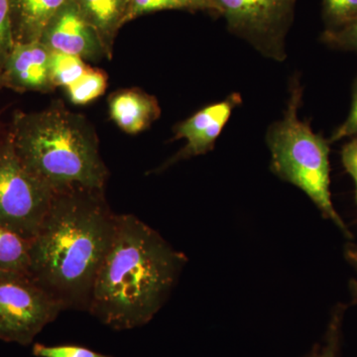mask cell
Listing matches in <instances>:
<instances>
[{
	"label": "cell",
	"instance_id": "obj_1",
	"mask_svg": "<svg viewBox=\"0 0 357 357\" xmlns=\"http://www.w3.org/2000/svg\"><path fill=\"white\" fill-rule=\"evenodd\" d=\"M105 191L54 192L30 241L28 274L65 310L88 311L96 274L116 229Z\"/></svg>",
	"mask_w": 357,
	"mask_h": 357
},
{
	"label": "cell",
	"instance_id": "obj_2",
	"mask_svg": "<svg viewBox=\"0 0 357 357\" xmlns=\"http://www.w3.org/2000/svg\"><path fill=\"white\" fill-rule=\"evenodd\" d=\"M187 257L133 215H117L88 312L114 330L149 323L172 293Z\"/></svg>",
	"mask_w": 357,
	"mask_h": 357
},
{
	"label": "cell",
	"instance_id": "obj_3",
	"mask_svg": "<svg viewBox=\"0 0 357 357\" xmlns=\"http://www.w3.org/2000/svg\"><path fill=\"white\" fill-rule=\"evenodd\" d=\"M8 131L21 161L54 192L105 191L109 172L95 128L83 115L53 103L39 112H16Z\"/></svg>",
	"mask_w": 357,
	"mask_h": 357
},
{
	"label": "cell",
	"instance_id": "obj_4",
	"mask_svg": "<svg viewBox=\"0 0 357 357\" xmlns=\"http://www.w3.org/2000/svg\"><path fill=\"white\" fill-rule=\"evenodd\" d=\"M302 96L299 81L293 79L287 110L283 119L271 126L267 136L272 171L282 180L302 190L321 215L351 241L354 234L338 215L331 196L330 142L314 133L309 124L300 121L298 109Z\"/></svg>",
	"mask_w": 357,
	"mask_h": 357
},
{
	"label": "cell",
	"instance_id": "obj_5",
	"mask_svg": "<svg viewBox=\"0 0 357 357\" xmlns=\"http://www.w3.org/2000/svg\"><path fill=\"white\" fill-rule=\"evenodd\" d=\"M54 192L23 164L8 128L0 131V225L31 241L50 208Z\"/></svg>",
	"mask_w": 357,
	"mask_h": 357
},
{
	"label": "cell",
	"instance_id": "obj_6",
	"mask_svg": "<svg viewBox=\"0 0 357 357\" xmlns=\"http://www.w3.org/2000/svg\"><path fill=\"white\" fill-rule=\"evenodd\" d=\"M63 311L29 274L0 272V340L30 344Z\"/></svg>",
	"mask_w": 357,
	"mask_h": 357
},
{
	"label": "cell",
	"instance_id": "obj_7",
	"mask_svg": "<svg viewBox=\"0 0 357 357\" xmlns=\"http://www.w3.org/2000/svg\"><path fill=\"white\" fill-rule=\"evenodd\" d=\"M230 32L276 61L286 57L285 41L297 0H211Z\"/></svg>",
	"mask_w": 357,
	"mask_h": 357
},
{
	"label": "cell",
	"instance_id": "obj_8",
	"mask_svg": "<svg viewBox=\"0 0 357 357\" xmlns=\"http://www.w3.org/2000/svg\"><path fill=\"white\" fill-rule=\"evenodd\" d=\"M241 103L239 93H232L225 100L199 110L174 128V140L185 139L180 152L167 161L160 171L182 160L208 153L215 148V141L230 119L232 110Z\"/></svg>",
	"mask_w": 357,
	"mask_h": 357
},
{
	"label": "cell",
	"instance_id": "obj_9",
	"mask_svg": "<svg viewBox=\"0 0 357 357\" xmlns=\"http://www.w3.org/2000/svg\"><path fill=\"white\" fill-rule=\"evenodd\" d=\"M51 51L40 40L15 42L0 62L3 86L17 91L50 93L55 89L51 79Z\"/></svg>",
	"mask_w": 357,
	"mask_h": 357
},
{
	"label": "cell",
	"instance_id": "obj_10",
	"mask_svg": "<svg viewBox=\"0 0 357 357\" xmlns=\"http://www.w3.org/2000/svg\"><path fill=\"white\" fill-rule=\"evenodd\" d=\"M40 41L50 51L77 56L84 61L107 59L100 37L84 20L74 0L47 26Z\"/></svg>",
	"mask_w": 357,
	"mask_h": 357
},
{
	"label": "cell",
	"instance_id": "obj_11",
	"mask_svg": "<svg viewBox=\"0 0 357 357\" xmlns=\"http://www.w3.org/2000/svg\"><path fill=\"white\" fill-rule=\"evenodd\" d=\"M109 110L114 123L131 135L146 130L161 114L157 98L139 89L112 93L109 98Z\"/></svg>",
	"mask_w": 357,
	"mask_h": 357
},
{
	"label": "cell",
	"instance_id": "obj_12",
	"mask_svg": "<svg viewBox=\"0 0 357 357\" xmlns=\"http://www.w3.org/2000/svg\"><path fill=\"white\" fill-rule=\"evenodd\" d=\"M70 0H13L14 42L41 39L47 26Z\"/></svg>",
	"mask_w": 357,
	"mask_h": 357
},
{
	"label": "cell",
	"instance_id": "obj_13",
	"mask_svg": "<svg viewBox=\"0 0 357 357\" xmlns=\"http://www.w3.org/2000/svg\"><path fill=\"white\" fill-rule=\"evenodd\" d=\"M79 11L100 37L107 59L119 26L128 20L129 0H74Z\"/></svg>",
	"mask_w": 357,
	"mask_h": 357
},
{
	"label": "cell",
	"instance_id": "obj_14",
	"mask_svg": "<svg viewBox=\"0 0 357 357\" xmlns=\"http://www.w3.org/2000/svg\"><path fill=\"white\" fill-rule=\"evenodd\" d=\"M30 241L0 225V272L28 273Z\"/></svg>",
	"mask_w": 357,
	"mask_h": 357
},
{
	"label": "cell",
	"instance_id": "obj_15",
	"mask_svg": "<svg viewBox=\"0 0 357 357\" xmlns=\"http://www.w3.org/2000/svg\"><path fill=\"white\" fill-rule=\"evenodd\" d=\"M107 75L102 70L89 67L76 83L66 89L70 102L84 105L105 93L107 88Z\"/></svg>",
	"mask_w": 357,
	"mask_h": 357
},
{
	"label": "cell",
	"instance_id": "obj_16",
	"mask_svg": "<svg viewBox=\"0 0 357 357\" xmlns=\"http://www.w3.org/2000/svg\"><path fill=\"white\" fill-rule=\"evenodd\" d=\"M89 67L86 61L77 56L51 51V79L55 89L69 88L83 76Z\"/></svg>",
	"mask_w": 357,
	"mask_h": 357
},
{
	"label": "cell",
	"instance_id": "obj_17",
	"mask_svg": "<svg viewBox=\"0 0 357 357\" xmlns=\"http://www.w3.org/2000/svg\"><path fill=\"white\" fill-rule=\"evenodd\" d=\"M347 305L340 303L333 307L323 340L314 345L305 357H340L342 342V326Z\"/></svg>",
	"mask_w": 357,
	"mask_h": 357
},
{
	"label": "cell",
	"instance_id": "obj_18",
	"mask_svg": "<svg viewBox=\"0 0 357 357\" xmlns=\"http://www.w3.org/2000/svg\"><path fill=\"white\" fill-rule=\"evenodd\" d=\"M169 9L208 10L215 13L211 0H129L128 18Z\"/></svg>",
	"mask_w": 357,
	"mask_h": 357
},
{
	"label": "cell",
	"instance_id": "obj_19",
	"mask_svg": "<svg viewBox=\"0 0 357 357\" xmlns=\"http://www.w3.org/2000/svg\"><path fill=\"white\" fill-rule=\"evenodd\" d=\"M326 30L337 29L357 20V0H323Z\"/></svg>",
	"mask_w": 357,
	"mask_h": 357
},
{
	"label": "cell",
	"instance_id": "obj_20",
	"mask_svg": "<svg viewBox=\"0 0 357 357\" xmlns=\"http://www.w3.org/2000/svg\"><path fill=\"white\" fill-rule=\"evenodd\" d=\"M321 39L333 48L357 53V20L337 29L325 30Z\"/></svg>",
	"mask_w": 357,
	"mask_h": 357
},
{
	"label": "cell",
	"instance_id": "obj_21",
	"mask_svg": "<svg viewBox=\"0 0 357 357\" xmlns=\"http://www.w3.org/2000/svg\"><path fill=\"white\" fill-rule=\"evenodd\" d=\"M33 354L37 357H112L74 344L49 347L36 344L33 347Z\"/></svg>",
	"mask_w": 357,
	"mask_h": 357
},
{
	"label": "cell",
	"instance_id": "obj_22",
	"mask_svg": "<svg viewBox=\"0 0 357 357\" xmlns=\"http://www.w3.org/2000/svg\"><path fill=\"white\" fill-rule=\"evenodd\" d=\"M13 0H0V62L15 42L13 27Z\"/></svg>",
	"mask_w": 357,
	"mask_h": 357
},
{
	"label": "cell",
	"instance_id": "obj_23",
	"mask_svg": "<svg viewBox=\"0 0 357 357\" xmlns=\"http://www.w3.org/2000/svg\"><path fill=\"white\" fill-rule=\"evenodd\" d=\"M357 136V79L354 84V93L351 110L344 123L333 133L330 142H337L338 140L347 137H356Z\"/></svg>",
	"mask_w": 357,
	"mask_h": 357
},
{
	"label": "cell",
	"instance_id": "obj_24",
	"mask_svg": "<svg viewBox=\"0 0 357 357\" xmlns=\"http://www.w3.org/2000/svg\"><path fill=\"white\" fill-rule=\"evenodd\" d=\"M342 161L345 170L354 178L356 184V201L357 204V136L347 143L342 150Z\"/></svg>",
	"mask_w": 357,
	"mask_h": 357
},
{
	"label": "cell",
	"instance_id": "obj_25",
	"mask_svg": "<svg viewBox=\"0 0 357 357\" xmlns=\"http://www.w3.org/2000/svg\"><path fill=\"white\" fill-rule=\"evenodd\" d=\"M344 256L347 263L357 271V244L351 241L345 243Z\"/></svg>",
	"mask_w": 357,
	"mask_h": 357
},
{
	"label": "cell",
	"instance_id": "obj_26",
	"mask_svg": "<svg viewBox=\"0 0 357 357\" xmlns=\"http://www.w3.org/2000/svg\"><path fill=\"white\" fill-rule=\"evenodd\" d=\"M349 291H351V294L352 298H354V302L357 303V280H354V279H351L349 281Z\"/></svg>",
	"mask_w": 357,
	"mask_h": 357
},
{
	"label": "cell",
	"instance_id": "obj_27",
	"mask_svg": "<svg viewBox=\"0 0 357 357\" xmlns=\"http://www.w3.org/2000/svg\"><path fill=\"white\" fill-rule=\"evenodd\" d=\"M2 86H3V84H2L1 76H0V89H1Z\"/></svg>",
	"mask_w": 357,
	"mask_h": 357
},
{
	"label": "cell",
	"instance_id": "obj_28",
	"mask_svg": "<svg viewBox=\"0 0 357 357\" xmlns=\"http://www.w3.org/2000/svg\"><path fill=\"white\" fill-rule=\"evenodd\" d=\"M2 130V126H1V124H0V131Z\"/></svg>",
	"mask_w": 357,
	"mask_h": 357
}]
</instances>
